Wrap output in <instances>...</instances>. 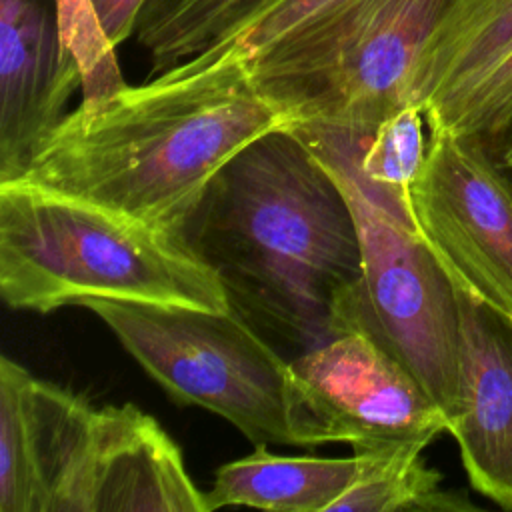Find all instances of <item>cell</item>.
Returning <instances> with one entry per match:
<instances>
[{
  "label": "cell",
  "instance_id": "6da1fadb",
  "mask_svg": "<svg viewBox=\"0 0 512 512\" xmlns=\"http://www.w3.org/2000/svg\"><path fill=\"white\" fill-rule=\"evenodd\" d=\"M292 126L256 90L246 54L222 46L80 102L18 178L186 236L216 172L254 138Z\"/></svg>",
  "mask_w": 512,
  "mask_h": 512
},
{
  "label": "cell",
  "instance_id": "7a4b0ae2",
  "mask_svg": "<svg viewBox=\"0 0 512 512\" xmlns=\"http://www.w3.org/2000/svg\"><path fill=\"white\" fill-rule=\"evenodd\" d=\"M186 236L232 304L304 350L332 338V308L362 272L348 200L292 128L254 138L216 172Z\"/></svg>",
  "mask_w": 512,
  "mask_h": 512
},
{
  "label": "cell",
  "instance_id": "3957f363",
  "mask_svg": "<svg viewBox=\"0 0 512 512\" xmlns=\"http://www.w3.org/2000/svg\"><path fill=\"white\" fill-rule=\"evenodd\" d=\"M0 294L38 314L84 298L234 306L186 236L24 178L0 182Z\"/></svg>",
  "mask_w": 512,
  "mask_h": 512
},
{
  "label": "cell",
  "instance_id": "277c9868",
  "mask_svg": "<svg viewBox=\"0 0 512 512\" xmlns=\"http://www.w3.org/2000/svg\"><path fill=\"white\" fill-rule=\"evenodd\" d=\"M330 170L358 228L362 272L332 308L330 332L364 334L394 356L448 418L458 404L460 312L454 282L416 230L408 204L372 188L356 170L368 138L292 128Z\"/></svg>",
  "mask_w": 512,
  "mask_h": 512
},
{
  "label": "cell",
  "instance_id": "5b68a950",
  "mask_svg": "<svg viewBox=\"0 0 512 512\" xmlns=\"http://www.w3.org/2000/svg\"><path fill=\"white\" fill-rule=\"evenodd\" d=\"M456 0H354L246 54L256 90L294 126L370 136ZM292 126V128H294Z\"/></svg>",
  "mask_w": 512,
  "mask_h": 512
},
{
  "label": "cell",
  "instance_id": "8992f818",
  "mask_svg": "<svg viewBox=\"0 0 512 512\" xmlns=\"http://www.w3.org/2000/svg\"><path fill=\"white\" fill-rule=\"evenodd\" d=\"M124 350L180 404L206 408L250 442L294 444L290 362L240 316L112 298H84Z\"/></svg>",
  "mask_w": 512,
  "mask_h": 512
},
{
  "label": "cell",
  "instance_id": "52a82bcc",
  "mask_svg": "<svg viewBox=\"0 0 512 512\" xmlns=\"http://www.w3.org/2000/svg\"><path fill=\"white\" fill-rule=\"evenodd\" d=\"M296 446L348 442L428 446L448 418L420 382L364 334H338L290 362Z\"/></svg>",
  "mask_w": 512,
  "mask_h": 512
},
{
  "label": "cell",
  "instance_id": "ba28073f",
  "mask_svg": "<svg viewBox=\"0 0 512 512\" xmlns=\"http://www.w3.org/2000/svg\"><path fill=\"white\" fill-rule=\"evenodd\" d=\"M408 206L450 280L512 320V182L480 140L428 130Z\"/></svg>",
  "mask_w": 512,
  "mask_h": 512
},
{
  "label": "cell",
  "instance_id": "9c48e42d",
  "mask_svg": "<svg viewBox=\"0 0 512 512\" xmlns=\"http://www.w3.org/2000/svg\"><path fill=\"white\" fill-rule=\"evenodd\" d=\"M58 512H206V498L150 414L94 406Z\"/></svg>",
  "mask_w": 512,
  "mask_h": 512
},
{
  "label": "cell",
  "instance_id": "30bf717a",
  "mask_svg": "<svg viewBox=\"0 0 512 512\" xmlns=\"http://www.w3.org/2000/svg\"><path fill=\"white\" fill-rule=\"evenodd\" d=\"M80 86L58 0H0V182L22 176Z\"/></svg>",
  "mask_w": 512,
  "mask_h": 512
},
{
  "label": "cell",
  "instance_id": "8fae6325",
  "mask_svg": "<svg viewBox=\"0 0 512 512\" xmlns=\"http://www.w3.org/2000/svg\"><path fill=\"white\" fill-rule=\"evenodd\" d=\"M456 288L460 312L454 436L476 492L512 510V320Z\"/></svg>",
  "mask_w": 512,
  "mask_h": 512
},
{
  "label": "cell",
  "instance_id": "7c38bea8",
  "mask_svg": "<svg viewBox=\"0 0 512 512\" xmlns=\"http://www.w3.org/2000/svg\"><path fill=\"white\" fill-rule=\"evenodd\" d=\"M512 46V0H456L424 48L406 104L436 116Z\"/></svg>",
  "mask_w": 512,
  "mask_h": 512
},
{
  "label": "cell",
  "instance_id": "4fadbf2b",
  "mask_svg": "<svg viewBox=\"0 0 512 512\" xmlns=\"http://www.w3.org/2000/svg\"><path fill=\"white\" fill-rule=\"evenodd\" d=\"M254 452L222 464L206 498V512L250 506L274 512H330L358 476V458L280 456L254 444Z\"/></svg>",
  "mask_w": 512,
  "mask_h": 512
},
{
  "label": "cell",
  "instance_id": "5bb4252c",
  "mask_svg": "<svg viewBox=\"0 0 512 512\" xmlns=\"http://www.w3.org/2000/svg\"><path fill=\"white\" fill-rule=\"evenodd\" d=\"M424 444L390 442L356 446L358 476L330 512H468L476 504L464 492L442 486V474L422 458Z\"/></svg>",
  "mask_w": 512,
  "mask_h": 512
},
{
  "label": "cell",
  "instance_id": "9a60e30c",
  "mask_svg": "<svg viewBox=\"0 0 512 512\" xmlns=\"http://www.w3.org/2000/svg\"><path fill=\"white\" fill-rule=\"evenodd\" d=\"M276 0H148L134 38L150 58V76L230 44Z\"/></svg>",
  "mask_w": 512,
  "mask_h": 512
},
{
  "label": "cell",
  "instance_id": "2e32d148",
  "mask_svg": "<svg viewBox=\"0 0 512 512\" xmlns=\"http://www.w3.org/2000/svg\"><path fill=\"white\" fill-rule=\"evenodd\" d=\"M424 124L422 110L412 104L382 120L356 154L360 178L372 188L408 204L410 186L420 174L428 152Z\"/></svg>",
  "mask_w": 512,
  "mask_h": 512
},
{
  "label": "cell",
  "instance_id": "e0dca14e",
  "mask_svg": "<svg viewBox=\"0 0 512 512\" xmlns=\"http://www.w3.org/2000/svg\"><path fill=\"white\" fill-rule=\"evenodd\" d=\"M28 370L0 358V512H38L24 390Z\"/></svg>",
  "mask_w": 512,
  "mask_h": 512
},
{
  "label": "cell",
  "instance_id": "ac0fdd59",
  "mask_svg": "<svg viewBox=\"0 0 512 512\" xmlns=\"http://www.w3.org/2000/svg\"><path fill=\"white\" fill-rule=\"evenodd\" d=\"M62 36L82 72V102L102 100L126 86L116 46L108 40L92 0H58Z\"/></svg>",
  "mask_w": 512,
  "mask_h": 512
},
{
  "label": "cell",
  "instance_id": "d6986e66",
  "mask_svg": "<svg viewBox=\"0 0 512 512\" xmlns=\"http://www.w3.org/2000/svg\"><path fill=\"white\" fill-rule=\"evenodd\" d=\"M350 2H354V0H276L264 12H260L226 46H236L244 54L256 52L258 48L270 44L272 40H276L308 22H314Z\"/></svg>",
  "mask_w": 512,
  "mask_h": 512
},
{
  "label": "cell",
  "instance_id": "ffe728a7",
  "mask_svg": "<svg viewBox=\"0 0 512 512\" xmlns=\"http://www.w3.org/2000/svg\"><path fill=\"white\" fill-rule=\"evenodd\" d=\"M108 40L118 46L136 32L140 12L148 0H92Z\"/></svg>",
  "mask_w": 512,
  "mask_h": 512
},
{
  "label": "cell",
  "instance_id": "44dd1931",
  "mask_svg": "<svg viewBox=\"0 0 512 512\" xmlns=\"http://www.w3.org/2000/svg\"><path fill=\"white\" fill-rule=\"evenodd\" d=\"M494 166L512 182V108L484 136L478 138Z\"/></svg>",
  "mask_w": 512,
  "mask_h": 512
}]
</instances>
